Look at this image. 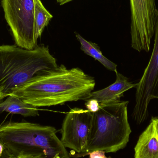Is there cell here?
<instances>
[{"label": "cell", "instance_id": "30bf717a", "mask_svg": "<svg viewBox=\"0 0 158 158\" xmlns=\"http://www.w3.org/2000/svg\"><path fill=\"white\" fill-rule=\"evenodd\" d=\"M135 158H158V133L153 118L135 148Z\"/></svg>", "mask_w": 158, "mask_h": 158}, {"label": "cell", "instance_id": "7c38bea8", "mask_svg": "<svg viewBox=\"0 0 158 158\" xmlns=\"http://www.w3.org/2000/svg\"><path fill=\"white\" fill-rule=\"evenodd\" d=\"M76 37L81 44V50L85 54L97 60L108 70L115 72L117 71V65L103 56L96 44L86 40L78 33H76Z\"/></svg>", "mask_w": 158, "mask_h": 158}, {"label": "cell", "instance_id": "52a82bcc", "mask_svg": "<svg viewBox=\"0 0 158 158\" xmlns=\"http://www.w3.org/2000/svg\"><path fill=\"white\" fill-rule=\"evenodd\" d=\"M131 47L139 52H149L155 34L157 9L156 0H130Z\"/></svg>", "mask_w": 158, "mask_h": 158}, {"label": "cell", "instance_id": "2e32d148", "mask_svg": "<svg viewBox=\"0 0 158 158\" xmlns=\"http://www.w3.org/2000/svg\"><path fill=\"white\" fill-rule=\"evenodd\" d=\"M0 158H15L7 151L4 146L0 143Z\"/></svg>", "mask_w": 158, "mask_h": 158}, {"label": "cell", "instance_id": "e0dca14e", "mask_svg": "<svg viewBox=\"0 0 158 158\" xmlns=\"http://www.w3.org/2000/svg\"><path fill=\"white\" fill-rule=\"evenodd\" d=\"M72 1V0H57V2L58 3L60 4V5H62Z\"/></svg>", "mask_w": 158, "mask_h": 158}, {"label": "cell", "instance_id": "5bb4252c", "mask_svg": "<svg viewBox=\"0 0 158 158\" xmlns=\"http://www.w3.org/2000/svg\"><path fill=\"white\" fill-rule=\"evenodd\" d=\"M85 105L87 110L94 113L99 110L100 106L99 102L94 98H88L86 99Z\"/></svg>", "mask_w": 158, "mask_h": 158}, {"label": "cell", "instance_id": "ba28073f", "mask_svg": "<svg viewBox=\"0 0 158 158\" xmlns=\"http://www.w3.org/2000/svg\"><path fill=\"white\" fill-rule=\"evenodd\" d=\"M93 112L76 107L66 115L61 129V141L64 146L77 154L83 153L91 130Z\"/></svg>", "mask_w": 158, "mask_h": 158}, {"label": "cell", "instance_id": "9c48e42d", "mask_svg": "<svg viewBox=\"0 0 158 158\" xmlns=\"http://www.w3.org/2000/svg\"><path fill=\"white\" fill-rule=\"evenodd\" d=\"M115 82L102 90L92 92L89 98H94L101 105H108L120 101L123 93L131 88L136 87L137 83L129 81L126 77L116 71Z\"/></svg>", "mask_w": 158, "mask_h": 158}, {"label": "cell", "instance_id": "ffe728a7", "mask_svg": "<svg viewBox=\"0 0 158 158\" xmlns=\"http://www.w3.org/2000/svg\"><path fill=\"white\" fill-rule=\"evenodd\" d=\"M156 127H157V126H156ZM157 132H158V127H157Z\"/></svg>", "mask_w": 158, "mask_h": 158}, {"label": "cell", "instance_id": "8fae6325", "mask_svg": "<svg viewBox=\"0 0 158 158\" xmlns=\"http://www.w3.org/2000/svg\"><path fill=\"white\" fill-rule=\"evenodd\" d=\"M4 111L19 114L26 117H36L39 115L37 107L13 95L8 96L5 100L0 103V113Z\"/></svg>", "mask_w": 158, "mask_h": 158}, {"label": "cell", "instance_id": "4fadbf2b", "mask_svg": "<svg viewBox=\"0 0 158 158\" xmlns=\"http://www.w3.org/2000/svg\"><path fill=\"white\" fill-rule=\"evenodd\" d=\"M53 16L44 6L40 0H34V19L35 38L37 40L41 36L45 27Z\"/></svg>", "mask_w": 158, "mask_h": 158}, {"label": "cell", "instance_id": "6da1fadb", "mask_svg": "<svg viewBox=\"0 0 158 158\" xmlns=\"http://www.w3.org/2000/svg\"><path fill=\"white\" fill-rule=\"evenodd\" d=\"M95 85L94 78L81 69H68L62 64L38 72L11 95L36 107H49L86 100Z\"/></svg>", "mask_w": 158, "mask_h": 158}, {"label": "cell", "instance_id": "277c9868", "mask_svg": "<svg viewBox=\"0 0 158 158\" xmlns=\"http://www.w3.org/2000/svg\"><path fill=\"white\" fill-rule=\"evenodd\" d=\"M129 101H120L101 105L93 114L91 130L83 153L70 154V157L87 156L96 150L115 153L123 149L129 141L131 133L128 121Z\"/></svg>", "mask_w": 158, "mask_h": 158}, {"label": "cell", "instance_id": "5b68a950", "mask_svg": "<svg viewBox=\"0 0 158 158\" xmlns=\"http://www.w3.org/2000/svg\"><path fill=\"white\" fill-rule=\"evenodd\" d=\"M5 18L17 45L27 50L37 46L35 38L34 0H2Z\"/></svg>", "mask_w": 158, "mask_h": 158}, {"label": "cell", "instance_id": "8992f818", "mask_svg": "<svg viewBox=\"0 0 158 158\" xmlns=\"http://www.w3.org/2000/svg\"><path fill=\"white\" fill-rule=\"evenodd\" d=\"M154 35L155 43L151 58L136 86L135 104L132 117L138 124L147 119L150 101L158 98V9Z\"/></svg>", "mask_w": 158, "mask_h": 158}, {"label": "cell", "instance_id": "7a4b0ae2", "mask_svg": "<svg viewBox=\"0 0 158 158\" xmlns=\"http://www.w3.org/2000/svg\"><path fill=\"white\" fill-rule=\"evenodd\" d=\"M54 127L26 122L0 126V143L15 158H70Z\"/></svg>", "mask_w": 158, "mask_h": 158}, {"label": "cell", "instance_id": "3957f363", "mask_svg": "<svg viewBox=\"0 0 158 158\" xmlns=\"http://www.w3.org/2000/svg\"><path fill=\"white\" fill-rule=\"evenodd\" d=\"M58 66L48 46L27 50L15 45L0 46V94L4 98L38 72Z\"/></svg>", "mask_w": 158, "mask_h": 158}, {"label": "cell", "instance_id": "9a60e30c", "mask_svg": "<svg viewBox=\"0 0 158 158\" xmlns=\"http://www.w3.org/2000/svg\"><path fill=\"white\" fill-rule=\"evenodd\" d=\"M106 152L102 150H96L88 154L89 158H111L110 157H106L105 156Z\"/></svg>", "mask_w": 158, "mask_h": 158}, {"label": "cell", "instance_id": "d6986e66", "mask_svg": "<svg viewBox=\"0 0 158 158\" xmlns=\"http://www.w3.org/2000/svg\"><path fill=\"white\" fill-rule=\"evenodd\" d=\"M16 158H36L34 157H32L31 156H22L18 157Z\"/></svg>", "mask_w": 158, "mask_h": 158}, {"label": "cell", "instance_id": "ac0fdd59", "mask_svg": "<svg viewBox=\"0 0 158 158\" xmlns=\"http://www.w3.org/2000/svg\"><path fill=\"white\" fill-rule=\"evenodd\" d=\"M153 119H154V120L155 121V122H156L157 127H158V118H153Z\"/></svg>", "mask_w": 158, "mask_h": 158}]
</instances>
